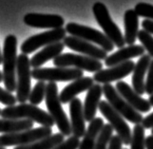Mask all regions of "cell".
Returning a JSON list of instances; mask_svg holds the SVG:
<instances>
[{"label":"cell","instance_id":"6da1fadb","mask_svg":"<svg viewBox=\"0 0 153 149\" xmlns=\"http://www.w3.org/2000/svg\"><path fill=\"white\" fill-rule=\"evenodd\" d=\"M1 118L3 119H14V120H22L27 119L30 121L35 122L40 124L42 126L51 127L54 125L55 122L52 117L46 112L45 110L33 105L28 104H20L13 106H7L1 110Z\"/></svg>","mask_w":153,"mask_h":149},{"label":"cell","instance_id":"7a4b0ae2","mask_svg":"<svg viewBox=\"0 0 153 149\" xmlns=\"http://www.w3.org/2000/svg\"><path fill=\"white\" fill-rule=\"evenodd\" d=\"M3 82L9 92L16 91L17 67V38L13 34L8 35L3 47Z\"/></svg>","mask_w":153,"mask_h":149},{"label":"cell","instance_id":"3957f363","mask_svg":"<svg viewBox=\"0 0 153 149\" xmlns=\"http://www.w3.org/2000/svg\"><path fill=\"white\" fill-rule=\"evenodd\" d=\"M46 105L49 110V114L54 120L61 134L68 136L72 134L71 125L70 120L68 119L64 109L60 102L59 94H58V87L56 83H48L46 88Z\"/></svg>","mask_w":153,"mask_h":149},{"label":"cell","instance_id":"277c9868","mask_svg":"<svg viewBox=\"0 0 153 149\" xmlns=\"http://www.w3.org/2000/svg\"><path fill=\"white\" fill-rule=\"evenodd\" d=\"M92 12L97 23L103 29L105 35L112 42L115 47L119 49L124 47L126 45L125 37L121 33L118 26L112 21L105 5L101 2L94 3L92 6Z\"/></svg>","mask_w":153,"mask_h":149},{"label":"cell","instance_id":"5b68a950","mask_svg":"<svg viewBox=\"0 0 153 149\" xmlns=\"http://www.w3.org/2000/svg\"><path fill=\"white\" fill-rule=\"evenodd\" d=\"M103 93L107 98L108 103L112 106V108L123 117L124 119L129 121L134 125H141L143 121V116L140 112L135 110L121 96L116 88L110 84H105L102 87Z\"/></svg>","mask_w":153,"mask_h":149},{"label":"cell","instance_id":"8992f818","mask_svg":"<svg viewBox=\"0 0 153 149\" xmlns=\"http://www.w3.org/2000/svg\"><path fill=\"white\" fill-rule=\"evenodd\" d=\"M52 135L51 127H37L26 131H21L13 134L0 135V147L5 146H21L40 141L44 138Z\"/></svg>","mask_w":153,"mask_h":149},{"label":"cell","instance_id":"52a82bcc","mask_svg":"<svg viewBox=\"0 0 153 149\" xmlns=\"http://www.w3.org/2000/svg\"><path fill=\"white\" fill-rule=\"evenodd\" d=\"M65 30L71 36L88 41L89 43L96 44L99 46V47H101L107 52L112 51L114 50V45L112 42L105 35V33L99 31L98 30L73 22L67 24Z\"/></svg>","mask_w":153,"mask_h":149},{"label":"cell","instance_id":"ba28073f","mask_svg":"<svg viewBox=\"0 0 153 149\" xmlns=\"http://www.w3.org/2000/svg\"><path fill=\"white\" fill-rule=\"evenodd\" d=\"M83 70L73 67H39L31 70V77L37 81L55 83L70 82L82 78Z\"/></svg>","mask_w":153,"mask_h":149},{"label":"cell","instance_id":"9c48e42d","mask_svg":"<svg viewBox=\"0 0 153 149\" xmlns=\"http://www.w3.org/2000/svg\"><path fill=\"white\" fill-rule=\"evenodd\" d=\"M53 65L57 67H73L95 73L103 70V64L101 61L73 53H62L53 59Z\"/></svg>","mask_w":153,"mask_h":149},{"label":"cell","instance_id":"30bf717a","mask_svg":"<svg viewBox=\"0 0 153 149\" xmlns=\"http://www.w3.org/2000/svg\"><path fill=\"white\" fill-rule=\"evenodd\" d=\"M99 110L103 114V116L108 120V125L116 131L117 136L123 142V145H128L131 142V133L130 127L126 124L125 119L121 116L117 111H115L112 106L107 101H101L99 105Z\"/></svg>","mask_w":153,"mask_h":149},{"label":"cell","instance_id":"8fae6325","mask_svg":"<svg viewBox=\"0 0 153 149\" xmlns=\"http://www.w3.org/2000/svg\"><path fill=\"white\" fill-rule=\"evenodd\" d=\"M16 99L20 104H25L29 100L31 91L30 87V63L27 54L21 53L17 57V67H16Z\"/></svg>","mask_w":153,"mask_h":149},{"label":"cell","instance_id":"7c38bea8","mask_svg":"<svg viewBox=\"0 0 153 149\" xmlns=\"http://www.w3.org/2000/svg\"><path fill=\"white\" fill-rule=\"evenodd\" d=\"M66 30L64 28H60L33 35L23 42L20 50L23 54H29V53L38 50L39 47H47L49 45L57 43V42H61V40H64L66 37Z\"/></svg>","mask_w":153,"mask_h":149},{"label":"cell","instance_id":"4fadbf2b","mask_svg":"<svg viewBox=\"0 0 153 149\" xmlns=\"http://www.w3.org/2000/svg\"><path fill=\"white\" fill-rule=\"evenodd\" d=\"M63 43L68 49L99 61L105 60V58L108 57V52L102 50L101 47L74 36H66L63 40Z\"/></svg>","mask_w":153,"mask_h":149},{"label":"cell","instance_id":"5bb4252c","mask_svg":"<svg viewBox=\"0 0 153 149\" xmlns=\"http://www.w3.org/2000/svg\"><path fill=\"white\" fill-rule=\"evenodd\" d=\"M135 67V63L133 61H128L114 66L112 67H108L107 70H102L96 72L93 75V80L97 84H110L115 81L123 79L133 71Z\"/></svg>","mask_w":153,"mask_h":149},{"label":"cell","instance_id":"9a60e30c","mask_svg":"<svg viewBox=\"0 0 153 149\" xmlns=\"http://www.w3.org/2000/svg\"><path fill=\"white\" fill-rule=\"evenodd\" d=\"M24 23L33 28L37 29H60L63 28L65 20L61 15L30 13L24 16Z\"/></svg>","mask_w":153,"mask_h":149},{"label":"cell","instance_id":"2e32d148","mask_svg":"<svg viewBox=\"0 0 153 149\" xmlns=\"http://www.w3.org/2000/svg\"><path fill=\"white\" fill-rule=\"evenodd\" d=\"M115 88L121 96L141 114L149 112L150 110L151 105H149V100H146L143 97H141V95L137 93L132 87H130L128 83L117 82Z\"/></svg>","mask_w":153,"mask_h":149},{"label":"cell","instance_id":"e0dca14e","mask_svg":"<svg viewBox=\"0 0 153 149\" xmlns=\"http://www.w3.org/2000/svg\"><path fill=\"white\" fill-rule=\"evenodd\" d=\"M70 115H71V125L72 135L76 138L84 137L86 134V121L84 117L83 105L80 99L75 98L70 103Z\"/></svg>","mask_w":153,"mask_h":149},{"label":"cell","instance_id":"ac0fdd59","mask_svg":"<svg viewBox=\"0 0 153 149\" xmlns=\"http://www.w3.org/2000/svg\"><path fill=\"white\" fill-rule=\"evenodd\" d=\"M145 49L141 45H131L128 47H124L119 50L115 51L112 54L108 55L105 60L107 67H112L120 64L130 61V59L138 56H143L145 54Z\"/></svg>","mask_w":153,"mask_h":149},{"label":"cell","instance_id":"d6986e66","mask_svg":"<svg viewBox=\"0 0 153 149\" xmlns=\"http://www.w3.org/2000/svg\"><path fill=\"white\" fill-rule=\"evenodd\" d=\"M94 85V80L91 77H82L73 81L64 87L59 94V99L62 104H68L75 99L78 94L88 90Z\"/></svg>","mask_w":153,"mask_h":149},{"label":"cell","instance_id":"ffe728a7","mask_svg":"<svg viewBox=\"0 0 153 149\" xmlns=\"http://www.w3.org/2000/svg\"><path fill=\"white\" fill-rule=\"evenodd\" d=\"M103 94V87L100 84H94L88 90L87 96L85 98V103L83 105L84 117L86 122H91L95 119L97 109L101 102V97Z\"/></svg>","mask_w":153,"mask_h":149},{"label":"cell","instance_id":"44dd1931","mask_svg":"<svg viewBox=\"0 0 153 149\" xmlns=\"http://www.w3.org/2000/svg\"><path fill=\"white\" fill-rule=\"evenodd\" d=\"M151 60V57L149 54H144L140 57L138 62L135 64L134 70L132 71V88L139 95H143L146 92L145 78L146 73L149 70Z\"/></svg>","mask_w":153,"mask_h":149},{"label":"cell","instance_id":"7402d4cb","mask_svg":"<svg viewBox=\"0 0 153 149\" xmlns=\"http://www.w3.org/2000/svg\"><path fill=\"white\" fill-rule=\"evenodd\" d=\"M65 45L63 42H57V43L51 44L45 47L43 50L33 55V57L30 59V67L39 68L44 65L46 62L50 60H53L57 56L62 54V51L64 50Z\"/></svg>","mask_w":153,"mask_h":149},{"label":"cell","instance_id":"603a6c76","mask_svg":"<svg viewBox=\"0 0 153 149\" xmlns=\"http://www.w3.org/2000/svg\"><path fill=\"white\" fill-rule=\"evenodd\" d=\"M125 42L128 46L134 45L139 33V17L134 10H126L124 14Z\"/></svg>","mask_w":153,"mask_h":149},{"label":"cell","instance_id":"cb8c5ba5","mask_svg":"<svg viewBox=\"0 0 153 149\" xmlns=\"http://www.w3.org/2000/svg\"><path fill=\"white\" fill-rule=\"evenodd\" d=\"M104 125V121L100 117L92 120L88 126L86 134L84 136L82 142H80L78 149H94L97 137Z\"/></svg>","mask_w":153,"mask_h":149},{"label":"cell","instance_id":"d4e9b609","mask_svg":"<svg viewBox=\"0 0 153 149\" xmlns=\"http://www.w3.org/2000/svg\"><path fill=\"white\" fill-rule=\"evenodd\" d=\"M33 127V122L27 119H0V133L3 134H13L21 131H26Z\"/></svg>","mask_w":153,"mask_h":149},{"label":"cell","instance_id":"484cf974","mask_svg":"<svg viewBox=\"0 0 153 149\" xmlns=\"http://www.w3.org/2000/svg\"><path fill=\"white\" fill-rule=\"evenodd\" d=\"M65 141V136L61 133H55L54 135H51L44 138L40 141L30 143L28 145L15 146L13 149H53L59 143Z\"/></svg>","mask_w":153,"mask_h":149},{"label":"cell","instance_id":"4316f807","mask_svg":"<svg viewBox=\"0 0 153 149\" xmlns=\"http://www.w3.org/2000/svg\"><path fill=\"white\" fill-rule=\"evenodd\" d=\"M130 149H146L145 128L142 125H135L131 136Z\"/></svg>","mask_w":153,"mask_h":149},{"label":"cell","instance_id":"83f0119b","mask_svg":"<svg viewBox=\"0 0 153 149\" xmlns=\"http://www.w3.org/2000/svg\"><path fill=\"white\" fill-rule=\"evenodd\" d=\"M46 88H47V84L46 82L39 81L36 83L34 87L31 89L29 101L30 105H37L43 102L44 98L46 97Z\"/></svg>","mask_w":153,"mask_h":149},{"label":"cell","instance_id":"f1b7e54d","mask_svg":"<svg viewBox=\"0 0 153 149\" xmlns=\"http://www.w3.org/2000/svg\"><path fill=\"white\" fill-rule=\"evenodd\" d=\"M113 134V128L109 125H105L97 137L94 149H108Z\"/></svg>","mask_w":153,"mask_h":149},{"label":"cell","instance_id":"f546056e","mask_svg":"<svg viewBox=\"0 0 153 149\" xmlns=\"http://www.w3.org/2000/svg\"><path fill=\"white\" fill-rule=\"evenodd\" d=\"M137 38L143 45L144 49L149 52V55L153 58V36L145 30H139Z\"/></svg>","mask_w":153,"mask_h":149},{"label":"cell","instance_id":"4dcf8cb0","mask_svg":"<svg viewBox=\"0 0 153 149\" xmlns=\"http://www.w3.org/2000/svg\"><path fill=\"white\" fill-rule=\"evenodd\" d=\"M134 10L138 16H142L145 17L146 19L153 21V5L145 2H140L135 5Z\"/></svg>","mask_w":153,"mask_h":149},{"label":"cell","instance_id":"1f68e13d","mask_svg":"<svg viewBox=\"0 0 153 149\" xmlns=\"http://www.w3.org/2000/svg\"><path fill=\"white\" fill-rule=\"evenodd\" d=\"M16 96H14V95H13V93L9 92L8 90L0 87V103L6 105L7 106H13L16 105Z\"/></svg>","mask_w":153,"mask_h":149},{"label":"cell","instance_id":"d6a6232c","mask_svg":"<svg viewBox=\"0 0 153 149\" xmlns=\"http://www.w3.org/2000/svg\"><path fill=\"white\" fill-rule=\"evenodd\" d=\"M80 140L79 138H76L74 136L68 137V139L64 141L63 142L59 143L56 147L53 149H78L80 145Z\"/></svg>","mask_w":153,"mask_h":149},{"label":"cell","instance_id":"836d02e7","mask_svg":"<svg viewBox=\"0 0 153 149\" xmlns=\"http://www.w3.org/2000/svg\"><path fill=\"white\" fill-rule=\"evenodd\" d=\"M145 89H146V93L149 94V96L150 95H153V59L151 60L149 70H147Z\"/></svg>","mask_w":153,"mask_h":149},{"label":"cell","instance_id":"e575fe53","mask_svg":"<svg viewBox=\"0 0 153 149\" xmlns=\"http://www.w3.org/2000/svg\"><path fill=\"white\" fill-rule=\"evenodd\" d=\"M122 145H123V142L119 138V136L113 135L111 140L109 142L108 149H122Z\"/></svg>","mask_w":153,"mask_h":149},{"label":"cell","instance_id":"d590c367","mask_svg":"<svg viewBox=\"0 0 153 149\" xmlns=\"http://www.w3.org/2000/svg\"><path fill=\"white\" fill-rule=\"evenodd\" d=\"M141 125H143L145 129L153 128V112L150 113L149 116H146V118H144Z\"/></svg>","mask_w":153,"mask_h":149},{"label":"cell","instance_id":"8d00e7d4","mask_svg":"<svg viewBox=\"0 0 153 149\" xmlns=\"http://www.w3.org/2000/svg\"><path fill=\"white\" fill-rule=\"evenodd\" d=\"M142 27H143V30H145L149 33L153 35V21L152 20L145 19L143 22H142Z\"/></svg>","mask_w":153,"mask_h":149},{"label":"cell","instance_id":"74e56055","mask_svg":"<svg viewBox=\"0 0 153 149\" xmlns=\"http://www.w3.org/2000/svg\"><path fill=\"white\" fill-rule=\"evenodd\" d=\"M146 149H153V136H147L146 138Z\"/></svg>","mask_w":153,"mask_h":149},{"label":"cell","instance_id":"f35d334b","mask_svg":"<svg viewBox=\"0 0 153 149\" xmlns=\"http://www.w3.org/2000/svg\"><path fill=\"white\" fill-rule=\"evenodd\" d=\"M149 105L151 106H153V95H150V97L149 99Z\"/></svg>","mask_w":153,"mask_h":149},{"label":"cell","instance_id":"ab89813d","mask_svg":"<svg viewBox=\"0 0 153 149\" xmlns=\"http://www.w3.org/2000/svg\"><path fill=\"white\" fill-rule=\"evenodd\" d=\"M1 64H3V55L1 53V50H0V65H1Z\"/></svg>","mask_w":153,"mask_h":149},{"label":"cell","instance_id":"60d3db41","mask_svg":"<svg viewBox=\"0 0 153 149\" xmlns=\"http://www.w3.org/2000/svg\"><path fill=\"white\" fill-rule=\"evenodd\" d=\"M3 82V73L0 71V83Z\"/></svg>","mask_w":153,"mask_h":149},{"label":"cell","instance_id":"b9f144b4","mask_svg":"<svg viewBox=\"0 0 153 149\" xmlns=\"http://www.w3.org/2000/svg\"><path fill=\"white\" fill-rule=\"evenodd\" d=\"M151 135H152V136H153V128H152V129H151Z\"/></svg>","mask_w":153,"mask_h":149},{"label":"cell","instance_id":"7bdbcfd3","mask_svg":"<svg viewBox=\"0 0 153 149\" xmlns=\"http://www.w3.org/2000/svg\"><path fill=\"white\" fill-rule=\"evenodd\" d=\"M0 149H5L4 147H0Z\"/></svg>","mask_w":153,"mask_h":149},{"label":"cell","instance_id":"ee69618b","mask_svg":"<svg viewBox=\"0 0 153 149\" xmlns=\"http://www.w3.org/2000/svg\"><path fill=\"white\" fill-rule=\"evenodd\" d=\"M0 114H1V109H0Z\"/></svg>","mask_w":153,"mask_h":149},{"label":"cell","instance_id":"f6af8a7d","mask_svg":"<svg viewBox=\"0 0 153 149\" xmlns=\"http://www.w3.org/2000/svg\"><path fill=\"white\" fill-rule=\"evenodd\" d=\"M124 149H126V148H124Z\"/></svg>","mask_w":153,"mask_h":149}]
</instances>
